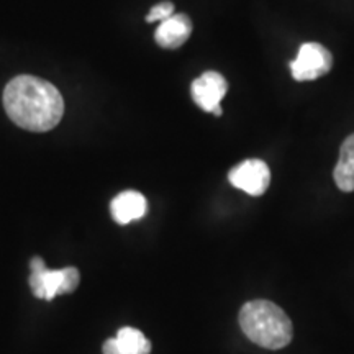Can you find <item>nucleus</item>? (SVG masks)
<instances>
[{"instance_id": "obj_1", "label": "nucleus", "mask_w": 354, "mask_h": 354, "mask_svg": "<svg viewBox=\"0 0 354 354\" xmlns=\"http://www.w3.org/2000/svg\"><path fill=\"white\" fill-rule=\"evenodd\" d=\"M8 118L28 131H50L61 122L64 100L51 82L35 76H17L3 91Z\"/></svg>"}, {"instance_id": "obj_2", "label": "nucleus", "mask_w": 354, "mask_h": 354, "mask_svg": "<svg viewBox=\"0 0 354 354\" xmlns=\"http://www.w3.org/2000/svg\"><path fill=\"white\" fill-rule=\"evenodd\" d=\"M240 326L250 342L266 349H282L292 342L290 318L279 305L269 300H251L240 310Z\"/></svg>"}, {"instance_id": "obj_3", "label": "nucleus", "mask_w": 354, "mask_h": 354, "mask_svg": "<svg viewBox=\"0 0 354 354\" xmlns=\"http://www.w3.org/2000/svg\"><path fill=\"white\" fill-rule=\"evenodd\" d=\"M30 287L33 295L41 300H53L57 295L71 294L77 289L79 271L73 266L64 269H48L41 258H33L30 261Z\"/></svg>"}, {"instance_id": "obj_4", "label": "nucleus", "mask_w": 354, "mask_h": 354, "mask_svg": "<svg viewBox=\"0 0 354 354\" xmlns=\"http://www.w3.org/2000/svg\"><path fill=\"white\" fill-rule=\"evenodd\" d=\"M333 66V56L320 43H305L300 46L299 55L290 63L292 77L299 82L315 81L325 76Z\"/></svg>"}, {"instance_id": "obj_5", "label": "nucleus", "mask_w": 354, "mask_h": 354, "mask_svg": "<svg viewBox=\"0 0 354 354\" xmlns=\"http://www.w3.org/2000/svg\"><path fill=\"white\" fill-rule=\"evenodd\" d=\"M228 180L233 187L243 190L248 196L259 197L269 189L271 171L261 159H246L230 171Z\"/></svg>"}, {"instance_id": "obj_6", "label": "nucleus", "mask_w": 354, "mask_h": 354, "mask_svg": "<svg viewBox=\"0 0 354 354\" xmlns=\"http://www.w3.org/2000/svg\"><path fill=\"white\" fill-rule=\"evenodd\" d=\"M228 84L227 79L215 71H207L201 77H197L190 87V94L196 104L203 112L214 113L220 117L223 113L220 102L227 95Z\"/></svg>"}, {"instance_id": "obj_7", "label": "nucleus", "mask_w": 354, "mask_h": 354, "mask_svg": "<svg viewBox=\"0 0 354 354\" xmlns=\"http://www.w3.org/2000/svg\"><path fill=\"white\" fill-rule=\"evenodd\" d=\"M192 33V21L185 13H174L169 19L161 21L154 32V39L165 50H176L187 41Z\"/></svg>"}, {"instance_id": "obj_8", "label": "nucleus", "mask_w": 354, "mask_h": 354, "mask_svg": "<svg viewBox=\"0 0 354 354\" xmlns=\"http://www.w3.org/2000/svg\"><path fill=\"white\" fill-rule=\"evenodd\" d=\"M110 212L117 223L128 225L131 221L143 218L148 212V202L143 194L136 192V190H125V192L118 194L110 203Z\"/></svg>"}, {"instance_id": "obj_9", "label": "nucleus", "mask_w": 354, "mask_h": 354, "mask_svg": "<svg viewBox=\"0 0 354 354\" xmlns=\"http://www.w3.org/2000/svg\"><path fill=\"white\" fill-rule=\"evenodd\" d=\"M333 177L339 190L354 192V133L343 141Z\"/></svg>"}, {"instance_id": "obj_10", "label": "nucleus", "mask_w": 354, "mask_h": 354, "mask_svg": "<svg viewBox=\"0 0 354 354\" xmlns=\"http://www.w3.org/2000/svg\"><path fill=\"white\" fill-rule=\"evenodd\" d=\"M115 342H117L120 354L151 353V342H149L140 330L131 328V326H125V328L118 330L117 336H115Z\"/></svg>"}, {"instance_id": "obj_11", "label": "nucleus", "mask_w": 354, "mask_h": 354, "mask_svg": "<svg viewBox=\"0 0 354 354\" xmlns=\"http://www.w3.org/2000/svg\"><path fill=\"white\" fill-rule=\"evenodd\" d=\"M172 15H174V3L161 2L149 10L148 17H146V21H149V24H151V21H159V24H161V21L167 20Z\"/></svg>"}, {"instance_id": "obj_12", "label": "nucleus", "mask_w": 354, "mask_h": 354, "mask_svg": "<svg viewBox=\"0 0 354 354\" xmlns=\"http://www.w3.org/2000/svg\"><path fill=\"white\" fill-rule=\"evenodd\" d=\"M102 351H104V354H120V351H118V346H117V342H115V338L107 339V342L104 343V348H102Z\"/></svg>"}]
</instances>
